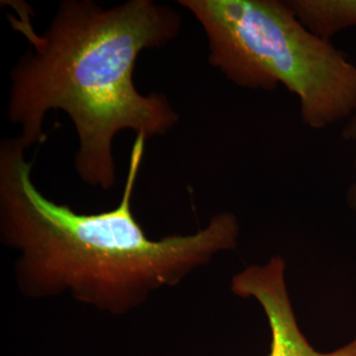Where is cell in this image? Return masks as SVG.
Masks as SVG:
<instances>
[{
  "mask_svg": "<svg viewBox=\"0 0 356 356\" xmlns=\"http://www.w3.org/2000/svg\"><path fill=\"white\" fill-rule=\"evenodd\" d=\"M146 139L136 138L125 189L115 209L77 214L44 197L33 184L31 161L19 137L0 145V236L19 254L16 275L30 298L70 293L114 315L177 284L195 267L236 245L238 221L229 213L193 235L152 241L134 216L132 196Z\"/></svg>",
  "mask_w": 356,
  "mask_h": 356,
  "instance_id": "7a4b0ae2",
  "label": "cell"
},
{
  "mask_svg": "<svg viewBox=\"0 0 356 356\" xmlns=\"http://www.w3.org/2000/svg\"><path fill=\"white\" fill-rule=\"evenodd\" d=\"M295 17L318 38L331 41L337 33L356 26V0H287Z\"/></svg>",
  "mask_w": 356,
  "mask_h": 356,
  "instance_id": "5b68a950",
  "label": "cell"
},
{
  "mask_svg": "<svg viewBox=\"0 0 356 356\" xmlns=\"http://www.w3.org/2000/svg\"><path fill=\"white\" fill-rule=\"evenodd\" d=\"M344 135H346V139L356 140V114L353 120L348 125V127L344 130ZM355 165L356 168V158ZM348 201H350V205L356 210V181L350 187V193H348Z\"/></svg>",
  "mask_w": 356,
  "mask_h": 356,
  "instance_id": "8992f818",
  "label": "cell"
},
{
  "mask_svg": "<svg viewBox=\"0 0 356 356\" xmlns=\"http://www.w3.org/2000/svg\"><path fill=\"white\" fill-rule=\"evenodd\" d=\"M202 26L208 60L236 86L299 98L302 120L323 129L356 111V67L307 30L284 1L179 0Z\"/></svg>",
  "mask_w": 356,
  "mask_h": 356,
  "instance_id": "3957f363",
  "label": "cell"
},
{
  "mask_svg": "<svg viewBox=\"0 0 356 356\" xmlns=\"http://www.w3.org/2000/svg\"><path fill=\"white\" fill-rule=\"evenodd\" d=\"M23 11L19 20L10 17L30 44L11 70L9 120L29 147L46 140L49 111L65 112L79 137L74 165L79 177L107 191L116 180L112 147L117 134L131 130L151 139L179 120L165 95H140L133 76L143 51L177 38L181 16L153 0L111 8L65 0L50 27L38 34Z\"/></svg>",
  "mask_w": 356,
  "mask_h": 356,
  "instance_id": "6da1fadb",
  "label": "cell"
},
{
  "mask_svg": "<svg viewBox=\"0 0 356 356\" xmlns=\"http://www.w3.org/2000/svg\"><path fill=\"white\" fill-rule=\"evenodd\" d=\"M232 289L243 298L259 302L268 318L270 350L267 356H356V337L346 346L320 353L300 331L288 296L285 264L273 257L264 266H248L234 276Z\"/></svg>",
  "mask_w": 356,
  "mask_h": 356,
  "instance_id": "277c9868",
  "label": "cell"
}]
</instances>
